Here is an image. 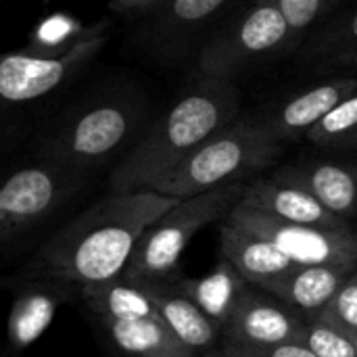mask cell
Here are the masks:
<instances>
[{"label": "cell", "instance_id": "obj_23", "mask_svg": "<svg viewBox=\"0 0 357 357\" xmlns=\"http://www.w3.org/2000/svg\"><path fill=\"white\" fill-rule=\"evenodd\" d=\"M305 138L318 146L356 149L357 146V90L324 115Z\"/></svg>", "mask_w": 357, "mask_h": 357}, {"label": "cell", "instance_id": "obj_11", "mask_svg": "<svg viewBox=\"0 0 357 357\" xmlns=\"http://www.w3.org/2000/svg\"><path fill=\"white\" fill-rule=\"evenodd\" d=\"M303 318L270 293L247 284L222 331V345L234 349H264L299 341Z\"/></svg>", "mask_w": 357, "mask_h": 357}, {"label": "cell", "instance_id": "obj_30", "mask_svg": "<svg viewBox=\"0 0 357 357\" xmlns=\"http://www.w3.org/2000/svg\"><path fill=\"white\" fill-rule=\"evenodd\" d=\"M6 287H8V276L0 274V289H6Z\"/></svg>", "mask_w": 357, "mask_h": 357}, {"label": "cell", "instance_id": "obj_27", "mask_svg": "<svg viewBox=\"0 0 357 357\" xmlns=\"http://www.w3.org/2000/svg\"><path fill=\"white\" fill-rule=\"evenodd\" d=\"M228 349L238 357H318L301 341H289V343H280V345H272L264 349H234V347H228Z\"/></svg>", "mask_w": 357, "mask_h": 357}, {"label": "cell", "instance_id": "obj_2", "mask_svg": "<svg viewBox=\"0 0 357 357\" xmlns=\"http://www.w3.org/2000/svg\"><path fill=\"white\" fill-rule=\"evenodd\" d=\"M241 113V90L232 79L195 82L144 134L109 176V192L151 190L201 142Z\"/></svg>", "mask_w": 357, "mask_h": 357}, {"label": "cell", "instance_id": "obj_16", "mask_svg": "<svg viewBox=\"0 0 357 357\" xmlns=\"http://www.w3.org/2000/svg\"><path fill=\"white\" fill-rule=\"evenodd\" d=\"M220 251L247 284L266 291L278 278H282L295 264L280 253L268 238L245 230L228 220L220 228Z\"/></svg>", "mask_w": 357, "mask_h": 357}, {"label": "cell", "instance_id": "obj_25", "mask_svg": "<svg viewBox=\"0 0 357 357\" xmlns=\"http://www.w3.org/2000/svg\"><path fill=\"white\" fill-rule=\"evenodd\" d=\"M295 38L307 33L320 19H324L339 0H276Z\"/></svg>", "mask_w": 357, "mask_h": 357}, {"label": "cell", "instance_id": "obj_26", "mask_svg": "<svg viewBox=\"0 0 357 357\" xmlns=\"http://www.w3.org/2000/svg\"><path fill=\"white\" fill-rule=\"evenodd\" d=\"M357 339V270L345 280L328 307L320 314Z\"/></svg>", "mask_w": 357, "mask_h": 357}, {"label": "cell", "instance_id": "obj_19", "mask_svg": "<svg viewBox=\"0 0 357 357\" xmlns=\"http://www.w3.org/2000/svg\"><path fill=\"white\" fill-rule=\"evenodd\" d=\"M146 289L167 328L192 354L201 356L222 343V324L209 318L174 282Z\"/></svg>", "mask_w": 357, "mask_h": 357}, {"label": "cell", "instance_id": "obj_31", "mask_svg": "<svg viewBox=\"0 0 357 357\" xmlns=\"http://www.w3.org/2000/svg\"><path fill=\"white\" fill-rule=\"evenodd\" d=\"M0 357H17L15 354H4V351H0Z\"/></svg>", "mask_w": 357, "mask_h": 357}, {"label": "cell", "instance_id": "obj_9", "mask_svg": "<svg viewBox=\"0 0 357 357\" xmlns=\"http://www.w3.org/2000/svg\"><path fill=\"white\" fill-rule=\"evenodd\" d=\"M109 31H100L61 56L31 50L0 52V115L40 102L65 88L100 54Z\"/></svg>", "mask_w": 357, "mask_h": 357}, {"label": "cell", "instance_id": "obj_3", "mask_svg": "<svg viewBox=\"0 0 357 357\" xmlns=\"http://www.w3.org/2000/svg\"><path fill=\"white\" fill-rule=\"evenodd\" d=\"M140 119L142 109L134 96L105 92L84 98L38 134L33 157L90 176L119 155L134 138Z\"/></svg>", "mask_w": 357, "mask_h": 357}, {"label": "cell", "instance_id": "obj_8", "mask_svg": "<svg viewBox=\"0 0 357 357\" xmlns=\"http://www.w3.org/2000/svg\"><path fill=\"white\" fill-rule=\"evenodd\" d=\"M293 38L295 33L276 0H253L203 44L199 69L207 77L232 79L251 63L287 48Z\"/></svg>", "mask_w": 357, "mask_h": 357}, {"label": "cell", "instance_id": "obj_5", "mask_svg": "<svg viewBox=\"0 0 357 357\" xmlns=\"http://www.w3.org/2000/svg\"><path fill=\"white\" fill-rule=\"evenodd\" d=\"M247 182L228 184L197 197L180 199L140 236L121 278L140 287L174 282L190 241L209 224L226 220L247 192Z\"/></svg>", "mask_w": 357, "mask_h": 357}, {"label": "cell", "instance_id": "obj_14", "mask_svg": "<svg viewBox=\"0 0 357 357\" xmlns=\"http://www.w3.org/2000/svg\"><path fill=\"white\" fill-rule=\"evenodd\" d=\"M356 90V75L328 77L289 98L261 121L278 142L293 140L297 136H305L324 115H328L339 102H343Z\"/></svg>", "mask_w": 357, "mask_h": 357}, {"label": "cell", "instance_id": "obj_7", "mask_svg": "<svg viewBox=\"0 0 357 357\" xmlns=\"http://www.w3.org/2000/svg\"><path fill=\"white\" fill-rule=\"evenodd\" d=\"M90 176L54 161L38 159L0 174V247L29 234L75 195Z\"/></svg>", "mask_w": 357, "mask_h": 357}, {"label": "cell", "instance_id": "obj_15", "mask_svg": "<svg viewBox=\"0 0 357 357\" xmlns=\"http://www.w3.org/2000/svg\"><path fill=\"white\" fill-rule=\"evenodd\" d=\"M356 270L357 266L351 264L295 266L268 287L266 293L282 301L303 320H312L328 307L333 297Z\"/></svg>", "mask_w": 357, "mask_h": 357}, {"label": "cell", "instance_id": "obj_4", "mask_svg": "<svg viewBox=\"0 0 357 357\" xmlns=\"http://www.w3.org/2000/svg\"><path fill=\"white\" fill-rule=\"evenodd\" d=\"M280 155V142L268 132L261 119H232L186 159L165 174L151 190L174 199L197 197L247 178L270 167Z\"/></svg>", "mask_w": 357, "mask_h": 357}, {"label": "cell", "instance_id": "obj_21", "mask_svg": "<svg viewBox=\"0 0 357 357\" xmlns=\"http://www.w3.org/2000/svg\"><path fill=\"white\" fill-rule=\"evenodd\" d=\"M109 27H111V19H102L92 25H82L75 17L67 13H54L44 17L31 29L27 50L44 56H61L71 48H75L77 44H82L84 40L100 31H109Z\"/></svg>", "mask_w": 357, "mask_h": 357}, {"label": "cell", "instance_id": "obj_10", "mask_svg": "<svg viewBox=\"0 0 357 357\" xmlns=\"http://www.w3.org/2000/svg\"><path fill=\"white\" fill-rule=\"evenodd\" d=\"M228 222L268 238L295 266L351 264L357 266V230L322 228L276 220L253 207L238 203L226 218Z\"/></svg>", "mask_w": 357, "mask_h": 357}, {"label": "cell", "instance_id": "obj_28", "mask_svg": "<svg viewBox=\"0 0 357 357\" xmlns=\"http://www.w3.org/2000/svg\"><path fill=\"white\" fill-rule=\"evenodd\" d=\"M169 0H111L109 2V8L113 15L117 17H126V19H132V17H138V15H153L157 10H161Z\"/></svg>", "mask_w": 357, "mask_h": 357}, {"label": "cell", "instance_id": "obj_17", "mask_svg": "<svg viewBox=\"0 0 357 357\" xmlns=\"http://www.w3.org/2000/svg\"><path fill=\"white\" fill-rule=\"evenodd\" d=\"M241 203L291 224L322 226V228L349 226V222L331 213L320 201H316L303 188L287 182H278L274 178H264L249 184Z\"/></svg>", "mask_w": 357, "mask_h": 357}, {"label": "cell", "instance_id": "obj_22", "mask_svg": "<svg viewBox=\"0 0 357 357\" xmlns=\"http://www.w3.org/2000/svg\"><path fill=\"white\" fill-rule=\"evenodd\" d=\"M310 50L324 63L357 67V8L326 25Z\"/></svg>", "mask_w": 357, "mask_h": 357}, {"label": "cell", "instance_id": "obj_1", "mask_svg": "<svg viewBox=\"0 0 357 357\" xmlns=\"http://www.w3.org/2000/svg\"><path fill=\"white\" fill-rule=\"evenodd\" d=\"M180 199L155 190L109 192L56 230L19 270L75 291L123 274L142 232Z\"/></svg>", "mask_w": 357, "mask_h": 357}, {"label": "cell", "instance_id": "obj_18", "mask_svg": "<svg viewBox=\"0 0 357 357\" xmlns=\"http://www.w3.org/2000/svg\"><path fill=\"white\" fill-rule=\"evenodd\" d=\"M230 0H169L153 13L146 42L163 56H180L199 31L211 23Z\"/></svg>", "mask_w": 357, "mask_h": 357}, {"label": "cell", "instance_id": "obj_29", "mask_svg": "<svg viewBox=\"0 0 357 357\" xmlns=\"http://www.w3.org/2000/svg\"><path fill=\"white\" fill-rule=\"evenodd\" d=\"M197 357H238L236 354H232L228 347H224L222 343L218 345V347H213V349H209V351H205V354H201V356Z\"/></svg>", "mask_w": 357, "mask_h": 357}, {"label": "cell", "instance_id": "obj_20", "mask_svg": "<svg viewBox=\"0 0 357 357\" xmlns=\"http://www.w3.org/2000/svg\"><path fill=\"white\" fill-rule=\"evenodd\" d=\"M174 284L184 295H188L209 318L222 324V331L238 297L247 289V282L243 280V276L226 259H222L209 274H203L199 278H188L180 274L174 280Z\"/></svg>", "mask_w": 357, "mask_h": 357}, {"label": "cell", "instance_id": "obj_6", "mask_svg": "<svg viewBox=\"0 0 357 357\" xmlns=\"http://www.w3.org/2000/svg\"><path fill=\"white\" fill-rule=\"evenodd\" d=\"M77 305L115 357H197L167 328L146 287L119 276L84 289Z\"/></svg>", "mask_w": 357, "mask_h": 357}, {"label": "cell", "instance_id": "obj_12", "mask_svg": "<svg viewBox=\"0 0 357 357\" xmlns=\"http://www.w3.org/2000/svg\"><path fill=\"white\" fill-rule=\"evenodd\" d=\"M10 307L6 316V347L10 354L23 351L33 345L52 324L54 314L65 303H79L82 293L38 276L13 274L8 276Z\"/></svg>", "mask_w": 357, "mask_h": 357}, {"label": "cell", "instance_id": "obj_13", "mask_svg": "<svg viewBox=\"0 0 357 357\" xmlns=\"http://www.w3.org/2000/svg\"><path fill=\"white\" fill-rule=\"evenodd\" d=\"M272 178L303 188L345 222L357 215V167L354 165L337 161H301L280 167Z\"/></svg>", "mask_w": 357, "mask_h": 357}, {"label": "cell", "instance_id": "obj_24", "mask_svg": "<svg viewBox=\"0 0 357 357\" xmlns=\"http://www.w3.org/2000/svg\"><path fill=\"white\" fill-rule=\"evenodd\" d=\"M299 341L318 357H357V339L324 316L305 320Z\"/></svg>", "mask_w": 357, "mask_h": 357}]
</instances>
